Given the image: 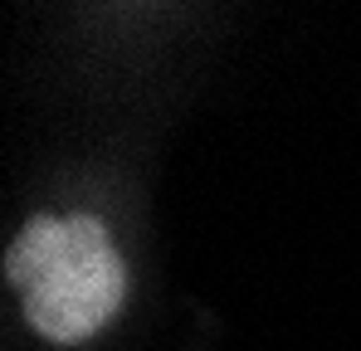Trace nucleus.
Returning <instances> with one entry per match:
<instances>
[{"instance_id": "f257e3e1", "label": "nucleus", "mask_w": 361, "mask_h": 351, "mask_svg": "<svg viewBox=\"0 0 361 351\" xmlns=\"http://www.w3.org/2000/svg\"><path fill=\"white\" fill-rule=\"evenodd\" d=\"M5 278L20 288L25 322L59 347L98 337L127 297L122 254L93 215H35L5 249Z\"/></svg>"}]
</instances>
